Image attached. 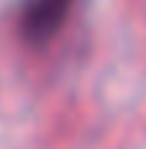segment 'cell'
Segmentation results:
<instances>
[{
	"mask_svg": "<svg viewBox=\"0 0 146 149\" xmlns=\"http://www.w3.org/2000/svg\"><path fill=\"white\" fill-rule=\"evenodd\" d=\"M76 3L78 0H21L16 13L18 37L31 47L52 42L68 24Z\"/></svg>",
	"mask_w": 146,
	"mask_h": 149,
	"instance_id": "1",
	"label": "cell"
}]
</instances>
